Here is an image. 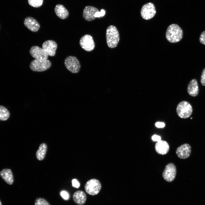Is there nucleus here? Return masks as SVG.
Segmentation results:
<instances>
[{"label": "nucleus", "instance_id": "1", "mask_svg": "<svg viewBox=\"0 0 205 205\" xmlns=\"http://www.w3.org/2000/svg\"><path fill=\"white\" fill-rule=\"evenodd\" d=\"M183 30L180 26L176 24H172L167 27L166 32V38L169 42L175 43L180 41L182 38Z\"/></svg>", "mask_w": 205, "mask_h": 205}, {"label": "nucleus", "instance_id": "2", "mask_svg": "<svg viewBox=\"0 0 205 205\" xmlns=\"http://www.w3.org/2000/svg\"><path fill=\"white\" fill-rule=\"evenodd\" d=\"M106 43L110 48L117 46L120 40L119 32L116 26L111 25L108 27L106 34Z\"/></svg>", "mask_w": 205, "mask_h": 205}, {"label": "nucleus", "instance_id": "3", "mask_svg": "<svg viewBox=\"0 0 205 205\" xmlns=\"http://www.w3.org/2000/svg\"><path fill=\"white\" fill-rule=\"evenodd\" d=\"M51 62L47 59H35L31 62L29 66L32 71L40 72L48 69L51 67Z\"/></svg>", "mask_w": 205, "mask_h": 205}, {"label": "nucleus", "instance_id": "4", "mask_svg": "<svg viewBox=\"0 0 205 205\" xmlns=\"http://www.w3.org/2000/svg\"><path fill=\"white\" fill-rule=\"evenodd\" d=\"M176 112L178 116L183 118H188L191 115L192 108L191 104L188 102L183 101L178 104Z\"/></svg>", "mask_w": 205, "mask_h": 205}, {"label": "nucleus", "instance_id": "5", "mask_svg": "<svg viewBox=\"0 0 205 205\" xmlns=\"http://www.w3.org/2000/svg\"><path fill=\"white\" fill-rule=\"evenodd\" d=\"M85 189L89 195H95L98 194L101 188L100 182L96 179H92L88 181L85 184Z\"/></svg>", "mask_w": 205, "mask_h": 205}, {"label": "nucleus", "instance_id": "6", "mask_svg": "<svg viewBox=\"0 0 205 205\" xmlns=\"http://www.w3.org/2000/svg\"><path fill=\"white\" fill-rule=\"evenodd\" d=\"M64 64L66 68L72 73H76L80 71L81 65L75 56L67 57L64 60Z\"/></svg>", "mask_w": 205, "mask_h": 205}, {"label": "nucleus", "instance_id": "7", "mask_svg": "<svg viewBox=\"0 0 205 205\" xmlns=\"http://www.w3.org/2000/svg\"><path fill=\"white\" fill-rule=\"evenodd\" d=\"M176 173L177 169L175 165L171 163L166 166L162 173V176L166 181L171 182L175 179Z\"/></svg>", "mask_w": 205, "mask_h": 205}, {"label": "nucleus", "instance_id": "8", "mask_svg": "<svg viewBox=\"0 0 205 205\" xmlns=\"http://www.w3.org/2000/svg\"><path fill=\"white\" fill-rule=\"evenodd\" d=\"M156 13L155 6L153 3L150 2L144 5L141 9V16L145 20L151 19L154 17Z\"/></svg>", "mask_w": 205, "mask_h": 205}, {"label": "nucleus", "instance_id": "9", "mask_svg": "<svg viewBox=\"0 0 205 205\" xmlns=\"http://www.w3.org/2000/svg\"><path fill=\"white\" fill-rule=\"evenodd\" d=\"M81 47L87 52L92 51L95 47V44L92 37L89 34H86L81 37L79 41Z\"/></svg>", "mask_w": 205, "mask_h": 205}, {"label": "nucleus", "instance_id": "10", "mask_svg": "<svg viewBox=\"0 0 205 205\" xmlns=\"http://www.w3.org/2000/svg\"><path fill=\"white\" fill-rule=\"evenodd\" d=\"M31 56L35 59L47 60L48 55L42 48L37 46H33L31 47L30 51Z\"/></svg>", "mask_w": 205, "mask_h": 205}, {"label": "nucleus", "instance_id": "11", "mask_svg": "<svg viewBox=\"0 0 205 205\" xmlns=\"http://www.w3.org/2000/svg\"><path fill=\"white\" fill-rule=\"evenodd\" d=\"M191 152V147L190 145L188 144H184L177 148L176 153L179 158L184 159L189 157Z\"/></svg>", "mask_w": 205, "mask_h": 205}, {"label": "nucleus", "instance_id": "12", "mask_svg": "<svg viewBox=\"0 0 205 205\" xmlns=\"http://www.w3.org/2000/svg\"><path fill=\"white\" fill-rule=\"evenodd\" d=\"M57 48L56 42L53 40H49L45 41L42 44V48L51 56H54Z\"/></svg>", "mask_w": 205, "mask_h": 205}, {"label": "nucleus", "instance_id": "13", "mask_svg": "<svg viewBox=\"0 0 205 205\" xmlns=\"http://www.w3.org/2000/svg\"><path fill=\"white\" fill-rule=\"evenodd\" d=\"M98 11V9L94 7L90 6H86L83 10V17L84 19L87 21H92L95 19V15Z\"/></svg>", "mask_w": 205, "mask_h": 205}, {"label": "nucleus", "instance_id": "14", "mask_svg": "<svg viewBox=\"0 0 205 205\" xmlns=\"http://www.w3.org/2000/svg\"><path fill=\"white\" fill-rule=\"evenodd\" d=\"M24 26L33 32H36L40 29V25L35 19L31 17L26 18L24 20Z\"/></svg>", "mask_w": 205, "mask_h": 205}, {"label": "nucleus", "instance_id": "15", "mask_svg": "<svg viewBox=\"0 0 205 205\" xmlns=\"http://www.w3.org/2000/svg\"><path fill=\"white\" fill-rule=\"evenodd\" d=\"M156 152L161 155H164L168 152L169 149V145L168 143L164 140H160L157 142L155 145Z\"/></svg>", "mask_w": 205, "mask_h": 205}, {"label": "nucleus", "instance_id": "16", "mask_svg": "<svg viewBox=\"0 0 205 205\" xmlns=\"http://www.w3.org/2000/svg\"><path fill=\"white\" fill-rule=\"evenodd\" d=\"M0 176L7 184H12L14 182V177L11 170L9 169H4L0 172Z\"/></svg>", "mask_w": 205, "mask_h": 205}, {"label": "nucleus", "instance_id": "17", "mask_svg": "<svg viewBox=\"0 0 205 205\" xmlns=\"http://www.w3.org/2000/svg\"><path fill=\"white\" fill-rule=\"evenodd\" d=\"M73 199L74 202L76 204L78 205H83L86 201L87 196L83 191L78 190L73 193Z\"/></svg>", "mask_w": 205, "mask_h": 205}, {"label": "nucleus", "instance_id": "18", "mask_svg": "<svg viewBox=\"0 0 205 205\" xmlns=\"http://www.w3.org/2000/svg\"><path fill=\"white\" fill-rule=\"evenodd\" d=\"M187 91L189 95L192 96L196 97L198 95L199 88L196 79H193L190 81L187 86Z\"/></svg>", "mask_w": 205, "mask_h": 205}, {"label": "nucleus", "instance_id": "19", "mask_svg": "<svg viewBox=\"0 0 205 205\" xmlns=\"http://www.w3.org/2000/svg\"><path fill=\"white\" fill-rule=\"evenodd\" d=\"M54 11L56 15L62 19H66L69 15L68 11L61 4L57 5L55 7Z\"/></svg>", "mask_w": 205, "mask_h": 205}, {"label": "nucleus", "instance_id": "20", "mask_svg": "<svg viewBox=\"0 0 205 205\" xmlns=\"http://www.w3.org/2000/svg\"><path fill=\"white\" fill-rule=\"evenodd\" d=\"M47 146L45 143L41 144L36 153V156L37 159L39 161H42L44 159L47 152Z\"/></svg>", "mask_w": 205, "mask_h": 205}, {"label": "nucleus", "instance_id": "21", "mask_svg": "<svg viewBox=\"0 0 205 205\" xmlns=\"http://www.w3.org/2000/svg\"><path fill=\"white\" fill-rule=\"evenodd\" d=\"M10 116L8 110L4 106L0 105V121H4L7 120Z\"/></svg>", "mask_w": 205, "mask_h": 205}, {"label": "nucleus", "instance_id": "22", "mask_svg": "<svg viewBox=\"0 0 205 205\" xmlns=\"http://www.w3.org/2000/svg\"><path fill=\"white\" fill-rule=\"evenodd\" d=\"M43 0H28V3L31 6L34 7H39L42 5Z\"/></svg>", "mask_w": 205, "mask_h": 205}, {"label": "nucleus", "instance_id": "23", "mask_svg": "<svg viewBox=\"0 0 205 205\" xmlns=\"http://www.w3.org/2000/svg\"><path fill=\"white\" fill-rule=\"evenodd\" d=\"M35 205H50L49 203L45 199L39 197L35 200Z\"/></svg>", "mask_w": 205, "mask_h": 205}, {"label": "nucleus", "instance_id": "24", "mask_svg": "<svg viewBox=\"0 0 205 205\" xmlns=\"http://www.w3.org/2000/svg\"><path fill=\"white\" fill-rule=\"evenodd\" d=\"M199 41L201 44L205 45V31L202 32L201 34Z\"/></svg>", "mask_w": 205, "mask_h": 205}, {"label": "nucleus", "instance_id": "25", "mask_svg": "<svg viewBox=\"0 0 205 205\" xmlns=\"http://www.w3.org/2000/svg\"><path fill=\"white\" fill-rule=\"evenodd\" d=\"M200 82L202 85L205 86V68L203 70L202 72Z\"/></svg>", "mask_w": 205, "mask_h": 205}, {"label": "nucleus", "instance_id": "26", "mask_svg": "<svg viewBox=\"0 0 205 205\" xmlns=\"http://www.w3.org/2000/svg\"><path fill=\"white\" fill-rule=\"evenodd\" d=\"M60 195L63 199L65 200H67L69 198V194L66 191H61L60 193Z\"/></svg>", "mask_w": 205, "mask_h": 205}, {"label": "nucleus", "instance_id": "27", "mask_svg": "<svg viewBox=\"0 0 205 205\" xmlns=\"http://www.w3.org/2000/svg\"><path fill=\"white\" fill-rule=\"evenodd\" d=\"M72 184L73 186L77 188H78L80 186V183L78 181L75 179L72 180Z\"/></svg>", "mask_w": 205, "mask_h": 205}, {"label": "nucleus", "instance_id": "28", "mask_svg": "<svg viewBox=\"0 0 205 205\" xmlns=\"http://www.w3.org/2000/svg\"><path fill=\"white\" fill-rule=\"evenodd\" d=\"M152 139L154 141L158 142L161 140V138L159 136L154 135L152 136Z\"/></svg>", "mask_w": 205, "mask_h": 205}, {"label": "nucleus", "instance_id": "29", "mask_svg": "<svg viewBox=\"0 0 205 205\" xmlns=\"http://www.w3.org/2000/svg\"><path fill=\"white\" fill-rule=\"evenodd\" d=\"M155 126L158 128H163L165 126V124L163 122H158L155 123Z\"/></svg>", "mask_w": 205, "mask_h": 205}, {"label": "nucleus", "instance_id": "30", "mask_svg": "<svg viewBox=\"0 0 205 205\" xmlns=\"http://www.w3.org/2000/svg\"><path fill=\"white\" fill-rule=\"evenodd\" d=\"M94 16L95 18L101 17V12L99 11L97 12L95 14Z\"/></svg>", "mask_w": 205, "mask_h": 205}, {"label": "nucleus", "instance_id": "31", "mask_svg": "<svg viewBox=\"0 0 205 205\" xmlns=\"http://www.w3.org/2000/svg\"><path fill=\"white\" fill-rule=\"evenodd\" d=\"M100 12L101 15V17H102L104 16L105 13V10L103 9H102L101 10Z\"/></svg>", "mask_w": 205, "mask_h": 205}, {"label": "nucleus", "instance_id": "32", "mask_svg": "<svg viewBox=\"0 0 205 205\" xmlns=\"http://www.w3.org/2000/svg\"><path fill=\"white\" fill-rule=\"evenodd\" d=\"M0 205H2L1 202V201H0Z\"/></svg>", "mask_w": 205, "mask_h": 205}]
</instances>
